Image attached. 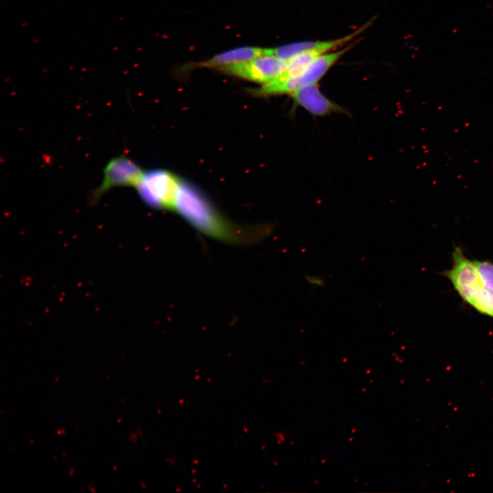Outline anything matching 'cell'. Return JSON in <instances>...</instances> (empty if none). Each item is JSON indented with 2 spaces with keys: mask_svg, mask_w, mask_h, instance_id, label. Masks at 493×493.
<instances>
[{
  "mask_svg": "<svg viewBox=\"0 0 493 493\" xmlns=\"http://www.w3.org/2000/svg\"><path fill=\"white\" fill-rule=\"evenodd\" d=\"M174 210L201 232L225 241H248L252 233L231 225L196 189L180 181ZM250 241V240H249Z\"/></svg>",
  "mask_w": 493,
  "mask_h": 493,
  "instance_id": "1",
  "label": "cell"
},
{
  "mask_svg": "<svg viewBox=\"0 0 493 493\" xmlns=\"http://www.w3.org/2000/svg\"><path fill=\"white\" fill-rule=\"evenodd\" d=\"M453 264L443 275L460 297L478 312L493 317V292L483 283L473 261L468 259L461 247L452 253Z\"/></svg>",
  "mask_w": 493,
  "mask_h": 493,
  "instance_id": "2",
  "label": "cell"
},
{
  "mask_svg": "<svg viewBox=\"0 0 493 493\" xmlns=\"http://www.w3.org/2000/svg\"><path fill=\"white\" fill-rule=\"evenodd\" d=\"M349 45L338 50L322 55L297 75L290 77L278 76L252 90L257 96L289 94L313 84H317L351 47Z\"/></svg>",
  "mask_w": 493,
  "mask_h": 493,
  "instance_id": "3",
  "label": "cell"
},
{
  "mask_svg": "<svg viewBox=\"0 0 493 493\" xmlns=\"http://www.w3.org/2000/svg\"><path fill=\"white\" fill-rule=\"evenodd\" d=\"M175 175L165 170H151L144 173L136 187L142 201L154 208L174 210L180 184Z\"/></svg>",
  "mask_w": 493,
  "mask_h": 493,
  "instance_id": "4",
  "label": "cell"
},
{
  "mask_svg": "<svg viewBox=\"0 0 493 493\" xmlns=\"http://www.w3.org/2000/svg\"><path fill=\"white\" fill-rule=\"evenodd\" d=\"M144 171L125 155L111 159L103 170L101 184L91 194L90 199L97 201L105 192L115 187H136Z\"/></svg>",
  "mask_w": 493,
  "mask_h": 493,
  "instance_id": "5",
  "label": "cell"
},
{
  "mask_svg": "<svg viewBox=\"0 0 493 493\" xmlns=\"http://www.w3.org/2000/svg\"><path fill=\"white\" fill-rule=\"evenodd\" d=\"M287 61L273 55H265L253 60L223 66L217 70L253 82L266 84L285 71Z\"/></svg>",
  "mask_w": 493,
  "mask_h": 493,
  "instance_id": "6",
  "label": "cell"
},
{
  "mask_svg": "<svg viewBox=\"0 0 493 493\" xmlns=\"http://www.w3.org/2000/svg\"><path fill=\"white\" fill-rule=\"evenodd\" d=\"M294 106L301 107L315 116H326L334 113L349 114L342 105L327 97L317 84L304 86L290 94Z\"/></svg>",
  "mask_w": 493,
  "mask_h": 493,
  "instance_id": "7",
  "label": "cell"
},
{
  "mask_svg": "<svg viewBox=\"0 0 493 493\" xmlns=\"http://www.w3.org/2000/svg\"><path fill=\"white\" fill-rule=\"evenodd\" d=\"M373 22V19L366 23L356 31L343 37L329 40H307L286 44L274 48H269L270 55L288 61L294 56L314 49H326L330 51L349 43L353 38L365 31Z\"/></svg>",
  "mask_w": 493,
  "mask_h": 493,
  "instance_id": "8",
  "label": "cell"
},
{
  "mask_svg": "<svg viewBox=\"0 0 493 493\" xmlns=\"http://www.w3.org/2000/svg\"><path fill=\"white\" fill-rule=\"evenodd\" d=\"M268 55L267 48L242 47L217 54L209 60L197 64L203 68H219L249 61L260 56Z\"/></svg>",
  "mask_w": 493,
  "mask_h": 493,
  "instance_id": "9",
  "label": "cell"
},
{
  "mask_svg": "<svg viewBox=\"0 0 493 493\" xmlns=\"http://www.w3.org/2000/svg\"><path fill=\"white\" fill-rule=\"evenodd\" d=\"M473 262L484 285L493 292V262L476 260Z\"/></svg>",
  "mask_w": 493,
  "mask_h": 493,
  "instance_id": "10",
  "label": "cell"
},
{
  "mask_svg": "<svg viewBox=\"0 0 493 493\" xmlns=\"http://www.w3.org/2000/svg\"><path fill=\"white\" fill-rule=\"evenodd\" d=\"M305 279L309 286L314 288H323L325 286V279L320 275L307 274Z\"/></svg>",
  "mask_w": 493,
  "mask_h": 493,
  "instance_id": "11",
  "label": "cell"
},
{
  "mask_svg": "<svg viewBox=\"0 0 493 493\" xmlns=\"http://www.w3.org/2000/svg\"><path fill=\"white\" fill-rule=\"evenodd\" d=\"M129 439L130 441L133 442L134 443H136L138 440V435L134 433H131L129 436Z\"/></svg>",
  "mask_w": 493,
  "mask_h": 493,
  "instance_id": "12",
  "label": "cell"
},
{
  "mask_svg": "<svg viewBox=\"0 0 493 493\" xmlns=\"http://www.w3.org/2000/svg\"><path fill=\"white\" fill-rule=\"evenodd\" d=\"M74 471H75L74 468H73V467H70L68 472H69V475H70L71 477H72V476L73 475Z\"/></svg>",
  "mask_w": 493,
  "mask_h": 493,
  "instance_id": "13",
  "label": "cell"
},
{
  "mask_svg": "<svg viewBox=\"0 0 493 493\" xmlns=\"http://www.w3.org/2000/svg\"><path fill=\"white\" fill-rule=\"evenodd\" d=\"M88 487H89L90 491H91L92 492H94V493L96 492L97 490H95V488L93 486H92L91 485L89 484Z\"/></svg>",
  "mask_w": 493,
  "mask_h": 493,
  "instance_id": "14",
  "label": "cell"
},
{
  "mask_svg": "<svg viewBox=\"0 0 493 493\" xmlns=\"http://www.w3.org/2000/svg\"><path fill=\"white\" fill-rule=\"evenodd\" d=\"M63 458H65L66 457V451H62V452Z\"/></svg>",
  "mask_w": 493,
  "mask_h": 493,
  "instance_id": "15",
  "label": "cell"
},
{
  "mask_svg": "<svg viewBox=\"0 0 493 493\" xmlns=\"http://www.w3.org/2000/svg\"><path fill=\"white\" fill-rule=\"evenodd\" d=\"M57 434H58V435H61V434H62V430H61L60 429H57Z\"/></svg>",
  "mask_w": 493,
  "mask_h": 493,
  "instance_id": "16",
  "label": "cell"
},
{
  "mask_svg": "<svg viewBox=\"0 0 493 493\" xmlns=\"http://www.w3.org/2000/svg\"><path fill=\"white\" fill-rule=\"evenodd\" d=\"M61 430H62V434H65V433H66V429H65L62 428V429H61Z\"/></svg>",
  "mask_w": 493,
  "mask_h": 493,
  "instance_id": "17",
  "label": "cell"
},
{
  "mask_svg": "<svg viewBox=\"0 0 493 493\" xmlns=\"http://www.w3.org/2000/svg\"><path fill=\"white\" fill-rule=\"evenodd\" d=\"M34 442V440L29 439V443H30L31 444H33Z\"/></svg>",
  "mask_w": 493,
  "mask_h": 493,
  "instance_id": "18",
  "label": "cell"
},
{
  "mask_svg": "<svg viewBox=\"0 0 493 493\" xmlns=\"http://www.w3.org/2000/svg\"><path fill=\"white\" fill-rule=\"evenodd\" d=\"M121 421H122V419H121V418H118L117 422H118V423L121 422Z\"/></svg>",
  "mask_w": 493,
  "mask_h": 493,
  "instance_id": "19",
  "label": "cell"
},
{
  "mask_svg": "<svg viewBox=\"0 0 493 493\" xmlns=\"http://www.w3.org/2000/svg\"><path fill=\"white\" fill-rule=\"evenodd\" d=\"M113 468H114V470H116V469H117L116 466H113Z\"/></svg>",
  "mask_w": 493,
  "mask_h": 493,
  "instance_id": "20",
  "label": "cell"
},
{
  "mask_svg": "<svg viewBox=\"0 0 493 493\" xmlns=\"http://www.w3.org/2000/svg\"><path fill=\"white\" fill-rule=\"evenodd\" d=\"M141 485H142V486L143 487V488H145V485H144V484L143 483H141Z\"/></svg>",
  "mask_w": 493,
  "mask_h": 493,
  "instance_id": "21",
  "label": "cell"
},
{
  "mask_svg": "<svg viewBox=\"0 0 493 493\" xmlns=\"http://www.w3.org/2000/svg\"><path fill=\"white\" fill-rule=\"evenodd\" d=\"M55 381H58V379H59V377H55Z\"/></svg>",
  "mask_w": 493,
  "mask_h": 493,
  "instance_id": "22",
  "label": "cell"
},
{
  "mask_svg": "<svg viewBox=\"0 0 493 493\" xmlns=\"http://www.w3.org/2000/svg\"><path fill=\"white\" fill-rule=\"evenodd\" d=\"M54 459H57V457H54Z\"/></svg>",
  "mask_w": 493,
  "mask_h": 493,
  "instance_id": "23",
  "label": "cell"
}]
</instances>
